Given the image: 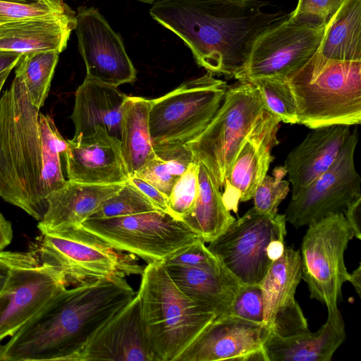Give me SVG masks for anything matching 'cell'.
I'll list each match as a JSON object with an SVG mask.
<instances>
[{"instance_id":"1","label":"cell","mask_w":361,"mask_h":361,"mask_svg":"<svg viewBox=\"0 0 361 361\" xmlns=\"http://www.w3.org/2000/svg\"><path fill=\"white\" fill-rule=\"evenodd\" d=\"M262 0H159L151 16L180 37L197 63L213 75L235 78L264 32L287 19L267 13Z\"/></svg>"},{"instance_id":"2","label":"cell","mask_w":361,"mask_h":361,"mask_svg":"<svg viewBox=\"0 0 361 361\" xmlns=\"http://www.w3.org/2000/svg\"><path fill=\"white\" fill-rule=\"evenodd\" d=\"M135 295L119 276L66 288L0 345V361H77L97 331Z\"/></svg>"},{"instance_id":"3","label":"cell","mask_w":361,"mask_h":361,"mask_svg":"<svg viewBox=\"0 0 361 361\" xmlns=\"http://www.w3.org/2000/svg\"><path fill=\"white\" fill-rule=\"evenodd\" d=\"M39 112L15 75L0 97V197L38 221L48 207L42 176Z\"/></svg>"},{"instance_id":"4","label":"cell","mask_w":361,"mask_h":361,"mask_svg":"<svg viewBox=\"0 0 361 361\" xmlns=\"http://www.w3.org/2000/svg\"><path fill=\"white\" fill-rule=\"evenodd\" d=\"M137 293L145 335L159 361H177L216 318L176 284L164 262L147 264Z\"/></svg>"},{"instance_id":"5","label":"cell","mask_w":361,"mask_h":361,"mask_svg":"<svg viewBox=\"0 0 361 361\" xmlns=\"http://www.w3.org/2000/svg\"><path fill=\"white\" fill-rule=\"evenodd\" d=\"M287 80L298 123L310 129L361 122V61L325 60L315 53Z\"/></svg>"},{"instance_id":"6","label":"cell","mask_w":361,"mask_h":361,"mask_svg":"<svg viewBox=\"0 0 361 361\" xmlns=\"http://www.w3.org/2000/svg\"><path fill=\"white\" fill-rule=\"evenodd\" d=\"M265 109L261 94L252 83L239 82L228 86L210 123L185 145L220 189L228 177L243 142Z\"/></svg>"},{"instance_id":"7","label":"cell","mask_w":361,"mask_h":361,"mask_svg":"<svg viewBox=\"0 0 361 361\" xmlns=\"http://www.w3.org/2000/svg\"><path fill=\"white\" fill-rule=\"evenodd\" d=\"M30 249L75 286L113 276L141 275L144 269L135 255L114 249L80 226L40 232Z\"/></svg>"},{"instance_id":"8","label":"cell","mask_w":361,"mask_h":361,"mask_svg":"<svg viewBox=\"0 0 361 361\" xmlns=\"http://www.w3.org/2000/svg\"><path fill=\"white\" fill-rule=\"evenodd\" d=\"M227 87L226 82L207 72L152 99L149 126L154 148L185 145L196 138L219 109Z\"/></svg>"},{"instance_id":"9","label":"cell","mask_w":361,"mask_h":361,"mask_svg":"<svg viewBox=\"0 0 361 361\" xmlns=\"http://www.w3.org/2000/svg\"><path fill=\"white\" fill-rule=\"evenodd\" d=\"M8 276L0 291V341L16 334L66 288L61 270L29 251H0Z\"/></svg>"},{"instance_id":"10","label":"cell","mask_w":361,"mask_h":361,"mask_svg":"<svg viewBox=\"0 0 361 361\" xmlns=\"http://www.w3.org/2000/svg\"><path fill=\"white\" fill-rule=\"evenodd\" d=\"M80 226L114 249L137 256L147 264L165 262L200 238L183 221L159 211L90 218Z\"/></svg>"},{"instance_id":"11","label":"cell","mask_w":361,"mask_h":361,"mask_svg":"<svg viewBox=\"0 0 361 361\" xmlns=\"http://www.w3.org/2000/svg\"><path fill=\"white\" fill-rule=\"evenodd\" d=\"M301 245L302 279L310 298L326 305L328 314H341V288L349 272L344 253L353 233L343 212L329 214L308 225Z\"/></svg>"},{"instance_id":"12","label":"cell","mask_w":361,"mask_h":361,"mask_svg":"<svg viewBox=\"0 0 361 361\" xmlns=\"http://www.w3.org/2000/svg\"><path fill=\"white\" fill-rule=\"evenodd\" d=\"M286 222L285 214H267L253 207L209 242L208 248L240 284H259L272 263L268 245L285 239Z\"/></svg>"},{"instance_id":"13","label":"cell","mask_w":361,"mask_h":361,"mask_svg":"<svg viewBox=\"0 0 361 361\" xmlns=\"http://www.w3.org/2000/svg\"><path fill=\"white\" fill-rule=\"evenodd\" d=\"M326 25L287 19L262 33L254 43L243 68L234 78H287L317 51Z\"/></svg>"},{"instance_id":"14","label":"cell","mask_w":361,"mask_h":361,"mask_svg":"<svg viewBox=\"0 0 361 361\" xmlns=\"http://www.w3.org/2000/svg\"><path fill=\"white\" fill-rule=\"evenodd\" d=\"M358 140L355 128L347 137L330 167L291 200L286 209V221L300 228L329 214L343 212L361 197L360 178L354 155Z\"/></svg>"},{"instance_id":"15","label":"cell","mask_w":361,"mask_h":361,"mask_svg":"<svg viewBox=\"0 0 361 361\" xmlns=\"http://www.w3.org/2000/svg\"><path fill=\"white\" fill-rule=\"evenodd\" d=\"M75 30L86 77L116 87L134 82L137 72L122 38L97 8L79 7Z\"/></svg>"},{"instance_id":"16","label":"cell","mask_w":361,"mask_h":361,"mask_svg":"<svg viewBox=\"0 0 361 361\" xmlns=\"http://www.w3.org/2000/svg\"><path fill=\"white\" fill-rule=\"evenodd\" d=\"M270 333L264 323L225 315L208 325L177 361H266L263 345Z\"/></svg>"},{"instance_id":"17","label":"cell","mask_w":361,"mask_h":361,"mask_svg":"<svg viewBox=\"0 0 361 361\" xmlns=\"http://www.w3.org/2000/svg\"><path fill=\"white\" fill-rule=\"evenodd\" d=\"M280 120L266 108L238 151L221 193L228 211L238 212L240 202L252 199L274 157L271 149L279 144Z\"/></svg>"},{"instance_id":"18","label":"cell","mask_w":361,"mask_h":361,"mask_svg":"<svg viewBox=\"0 0 361 361\" xmlns=\"http://www.w3.org/2000/svg\"><path fill=\"white\" fill-rule=\"evenodd\" d=\"M302 274L300 252L286 247L283 256L271 263L259 283L264 302L263 323L279 336H289L309 330L307 319L295 298Z\"/></svg>"},{"instance_id":"19","label":"cell","mask_w":361,"mask_h":361,"mask_svg":"<svg viewBox=\"0 0 361 361\" xmlns=\"http://www.w3.org/2000/svg\"><path fill=\"white\" fill-rule=\"evenodd\" d=\"M159 361L145 335L137 293L92 337L77 361Z\"/></svg>"},{"instance_id":"20","label":"cell","mask_w":361,"mask_h":361,"mask_svg":"<svg viewBox=\"0 0 361 361\" xmlns=\"http://www.w3.org/2000/svg\"><path fill=\"white\" fill-rule=\"evenodd\" d=\"M63 156L68 180L90 184H121L128 181L120 140L99 126L85 137L66 140Z\"/></svg>"},{"instance_id":"21","label":"cell","mask_w":361,"mask_h":361,"mask_svg":"<svg viewBox=\"0 0 361 361\" xmlns=\"http://www.w3.org/2000/svg\"><path fill=\"white\" fill-rule=\"evenodd\" d=\"M349 127L313 128L288 154L283 166L292 185V196L309 186L334 163L350 133Z\"/></svg>"},{"instance_id":"22","label":"cell","mask_w":361,"mask_h":361,"mask_svg":"<svg viewBox=\"0 0 361 361\" xmlns=\"http://www.w3.org/2000/svg\"><path fill=\"white\" fill-rule=\"evenodd\" d=\"M124 183L90 184L66 180L47 197L48 207L37 228L40 232L79 226Z\"/></svg>"},{"instance_id":"23","label":"cell","mask_w":361,"mask_h":361,"mask_svg":"<svg viewBox=\"0 0 361 361\" xmlns=\"http://www.w3.org/2000/svg\"><path fill=\"white\" fill-rule=\"evenodd\" d=\"M127 97L116 87L85 77L75 94L71 116L75 126L73 137L90 135L100 126L120 140L123 106Z\"/></svg>"},{"instance_id":"24","label":"cell","mask_w":361,"mask_h":361,"mask_svg":"<svg viewBox=\"0 0 361 361\" xmlns=\"http://www.w3.org/2000/svg\"><path fill=\"white\" fill-rule=\"evenodd\" d=\"M345 338L341 314H328L319 329L281 336L271 332L263 350L266 361H331L335 351Z\"/></svg>"},{"instance_id":"25","label":"cell","mask_w":361,"mask_h":361,"mask_svg":"<svg viewBox=\"0 0 361 361\" xmlns=\"http://www.w3.org/2000/svg\"><path fill=\"white\" fill-rule=\"evenodd\" d=\"M76 14L27 19L0 24V49L25 54L44 51L62 52L75 29Z\"/></svg>"},{"instance_id":"26","label":"cell","mask_w":361,"mask_h":361,"mask_svg":"<svg viewBox=\"0 0 361 361\" xmlns=\"http://www.w3.org/2000/svg\"><path fill=\"white\" fill-rule=\"evenodd\" d=\"M165 265L176 284L192 300L216 318L230 314L240 284L226 268L211 271Z\"/></svg>"},{"instance_id":"27","label":"cell","mask_w":361,"mask_h":361,"mask_svg":"<svg viewBox=\"0 0 361 361\" xmlns=\"http://www.w3.org/2000/svg\"><path fill=\"white\" fill-rule=\"evenodd\" d=\"M152 99L128 96L123 106L121 150L128 178L140 173L156 154L150 135Z\"/></svg>"},{"instance_id":"28","label":"cell","mask_w":361,"mask_h":361,"mask_svg":"<svg viewBox=\"0 0 361 361\" xmlns=\"http://www.w3.org/2000/svg\"><path fill=\"white\" fill-rule=\"evenodd\" d=\"M315 54L325 60L361 61V0H345L327 23Z\"/></svg>"},{"instance_id":"29","label":"cell","mask_w":361,"mask_h":361,"mask_svg":"<svg viewBox=\"0 0 361 361\" xmlns=\"http://www.w3.org/2000/svg\"><path fill=\"white\" fill-rule=\"evenodd\" d=\"M199 192L192 210L183 221L204 243L220 235L235 221L225 207L220 188L214 183L205 166L199 162Z\"/></svg>"},{"instance_id":"30","label":"cell","mask_w":361,"mask_h":361,"mask_svg":"<svg viewBox=\"0 0 361 361\" xmlns=\"http://www.w3.org/2000/svg\"><path fill=\"white\" fill-rule=\"evenodd\" d=\"M154 149V158L135 176L151 183L168 198L176 181L195 159L185 145Z\"/></svg>"},{"instance_id":"31","label":"cell","mask_w":361,"mask_h":361,"mask_svg":"<svg viewBox=\"0 0 361 361\" xmlns=\"http://www.w3.org/2000/svg\"><path fill=\"white\" fill-rule=\"evenodd\" d=\"M59 54L57 51L25 53L16 66V75L20 78L30 102L39 109L47 97Z\"/></svg>"},{"instance_id":"32","label":"cell","mask_w":361,"mask_h":361,"mask_svg":"<svg viewBox=\"0 0 361 361\" xmlns=\"http://www.w3.org/2000/svg\"><path fill=\"white\" fill-rule=\"evenodd\" d=\"M39 128L41 140L42 176L47 197L66 182L62 171L61 157L67 142L59 132L53 118L39 112Z\"/></svg>"},{"instance_id":"33","label":"cell","mask_w":361,"mask_h":361,"mask_svg":"<svg viewBox=\"0 0 361 361\" xmlns=\"http://www.w3.org/2000/svg\"><path fill=\"white\" fill-rule=\"evenodd\" d=\"M259 91L266 108L285 123H298L296 105L287 79L261 78L248 81Z\"/></svg>"},{"instance_id":"34","label":"cell","mask_w":361,"mask_h":361,"mask_svg":"<svg viewBox=\"0 0 361 361\" xmlns=\"http://www.w3.org/2000/svg\"><path fill=\"white\" fill-rule=\"evenodd\" d=\"M153 211L158 210L128 180L118 192L106 199L90 218H114Z\"/></svg>"},{"instance_id":"35","label":"cell","mask_w":361,"mask_h":361,"mask_svg":"<svg viewBox=\"0 0 361 361\" xmlns=\"http://www.w3.org/2000/svg\"><path fill=\"white\" fill-rule=\"evenodd\" d=\"M75 13L63 1L44 0L34 4L0 2V24L6 22L70 16Z\"/></svg>"},{"instance_id":"36","label":"cell","mask_w":361,"mask_h":361,"mask_svg":"<svg viewBox=\"0 0 361 361\" xmlns=\"http://www.w3.org/2000/svg\"><path fill=\"white\" fill-rule=\"evenodd\" d=\"M287 171L284 166L275 167L272 176L266 175L257 187L252 199L254 207L259 212L275 215L280 203L290 191V182L285 180Z\"/></svg>"},{"instance_id":"37","label":"cell","mask_w":361,"mask_h":361,"mask_svg":"<svg viewBox=\"0 0 361 361\" xmlns=\"http://www.w3.org/2000/svg\"><path fill=\"white\" fill-rule=\"evenodd\" d=\"M199 161L195 159L176 181L168 197L169 214L178 220L193 208L199 192Z\"/></svg>"},{"instance_id":"38","label":"cell","mask_w":361,"mask_h":361,"mask_svg":"<svg viewBox=\"0 0 361 361\" xmlns=\"http://www.w3.org/2000/svg\"><path fill=\"white\" fill-rule=\"evenodd\" d=\"M164 263L167 265L211 271H218L225 268L200 238L186 248L169 257Z\"/></svg>"},{"instance_id":"39","label":"cell","mask_w":361,"mask_h":361,"mask_svg":"<svg viewBox=\"0 0 361 361\" xmlns=\"http://www.w3.org/2000/svg\"><path fill=\"white\" fill-rule=\"evenodd\" d=\"M230 314L257 323H263L264 302L259 284H240Z\"/></svg>"},{"instance_id":"40","label":"cell","mask_w":361,"mask_h":361,"mask_svg":"<svg viewBox=\"0 0 361 361\" xmlns=\"http://www.w3.org/2000/svg\"><path fill=\"white\" fill-rule=\"evenodd\" d=\"M345 0H298L289 16L314 25H326Z\"/></svg>"},{"instance_id":"41","label":"cell","mask_w":361,"mask_h":361,"mask_svg":"<svg viewBox=\"0 0 361 361\" xmlns=\"http://www.w3.org/2000/svg\"><path fill=\"white\" fill-rule=\"evenodd\" d=\"M128 180L135 186L158 211L169 214L168 198L154 185L137 176H131Z\"/></svg>"},{"instance_id":"42","label":"cell","mask_w":361,"mask_h":361,"mask_svg":"<svg viewBox=\"0 0 361 361\" xmlns=\"http://www.w3.org/2000/svg\"><path fill=\"white\" fill-rule=\"evenodd\" d=\"M354 238L361 239V197L350 203L343 211Z\"/></svg>"},{"instance_id":"43","label":"cell","mask_w":361,"mask_h":361,"mask_svg":"<svg viewBox=\"0 0 361 361\" xmlns=\"http://www.w3.org/2000/svg\"><path fill=\"white\" fill-rule=\"evenodd\" d=\"M22 54L0 49V73L12 70L18 63Z\"/></svg>"},{"instance_id":"44","label":"cell","mask_w":361,"mask_h":361,"mask_svg":"<svg viewBox=\"0 0 361 361\" xmlns=\"http://www.w3.org/2000/svg\"><path fill=\"white\" fill-rule=\"evenodd\" d=\"M13 230L10 221L4 216L0 217V251L7 247L11 242Z\"/></svg>"},{"instance_id":"45","label":"cell","mask_w":361,"mask_h":361,"mask_svg":"<svg viewBox=\"0 0 361 361\" xmlns=\"http://www.w3.org/2000/svg\"><path fill=\"white\" fill-rule=\"evenodd\" d=\"M285 249L284 239H274L268 245L267 249V256L273 262L283 256Z\"/></svg>"},{"instance_id":"46","label":"cell","mask_w":361,"mask_h":361,"mask_svg":"<svg viewBox=\"0 0 361 361\" xmlns=\"http://www.w3.org/2000/svg\"><path fill=\"white\" fill-rule=\"evenodd\" d=\"M347 281H349L354 287L356 293L360 297L361 293V265L352 272L348 274Z\"/></svg>"},{"instance_id":"47","label":"cell","mask_w":361,"mask_h":361,"mask_svg":"<svg viewBox=\"0 0 361 361\" xmlns=\"http://www.w3.org/2000/svg\"><path fill=\"white\" fill-rule=\"evenodd\" d=\"M8 276L7 267L0 260V291L2 289Z\"/></svg>"},{"instance_id":"48","label":"cell","mask_w":361,"mask_h":361,"mask_svg":"<svg viewBox=\"0 0 361 361\" xmlns=\"http://www.w3.org/2000/svg\"><path fill=\"white\" fill-rule=\"evenodd\" d=\"M44 0H0V2L15 3V4H34Z\"/></svg>"},{"instance_id":"49","label":"cell","mask_w":361,"mask_h":361,"mask_svg":"<svg viewBox=\"0 0 361 361\" xmlns=\"http://www.w3.org/2000/svg\"><path fill=\"white\" fill-rule=\"evenodd\" d=\"M11 70H7L0 73V92Z\"/></svg>"},{"instance_id":"50","label":"cell","mask_w":361,"mask_h":361,"mask_svg":"<svg viewBox=\"0 0 361 361\" xmlns=\"http://www.w3.org/2000/svg\"><path fill=\"white\" fill-rule=\"evenodd\" d=\"M135 1H140L142 3H147V4H154L159 0H135Z\"/></svg>"},{"instance_id":"51","label":"cell","mask_w":361,"mask_h":361,"mask_svg":"<svg viewBox=\"0 0 361 361\" xmlns=\"http://www.w3.org/2000/svg\"><path fill=\"white\" fill-rule=\"evenodd\" d=\"M51 1H63V0H51Z\"/></svg>"},{"instance_id":"52","label":"cell","mask_w":361,"mask_h":361,"mask_svg":"<svg viewBox=\"0 0 361 361\" xmlns=\"http://www.w3.org/2000/svg\"><path fill=\"white\" fill-rule=\"evenodd\" d=\"M1 216H3V215L0 213V217H1Z\"/></svg>"}]
</instances>
